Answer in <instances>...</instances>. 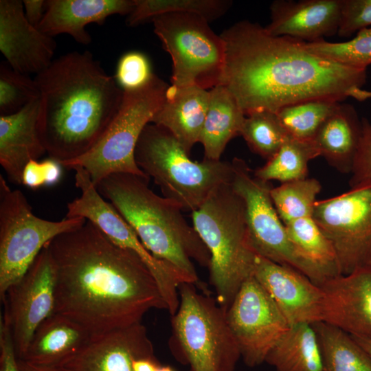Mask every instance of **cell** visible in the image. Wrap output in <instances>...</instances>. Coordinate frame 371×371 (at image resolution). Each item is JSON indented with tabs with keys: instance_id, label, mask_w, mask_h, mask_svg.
<instances>
[{
	"instance_id": "cell-1",
	"label": "cell",
	"mask_w": 371,
	"mask_h": 371,
	"mask_svg": "<svg viewBox=\"0 0 371 371\" xmlns=\"http://www.w3.org/2000/svg\"><path fill=\"white\" fill-rule=\"evenodd\" d=\"M47 246L56 273L55 313L92 337L141 322L150 309L168 310L144 262L90 221Z\"/></svg>"
},
{
	"instance_id": "cell-2",
	"label": "cell",
	"mask_w": 371,
	"mask_h": 371,
	"mask_svg": "<svg viewBox=\"0 0 371 371\" xmlns=\"http://www.w3.org/2000/svg\"><path fill=\"white\" fill-rule=\"evenodd\" d=\"M220 36L225 45L221 85L245 115L260 110L276 113L311 99L371 98V91L363 89L366 69L321 57L304 41L273 36L248 20L233 24Z\"/></svg>"
},
{
	"instance_id": "cell-3",
	"label": "cell",
	"mask_w": 371,
	"mask_h": 371,
	"mask_svg": "<svg viewBox=\"0 0 371 371\" xmlns=\"http://www.w3.org/2000/svg\"><path fill=\"white\" fill-rule=\"evenodd\" d=\"M34 81L40 93L39 128L49 158L60 164L92 149L122 104L124 90L89 51L54 60Z\"/></svg>"
},
{
	"instance_id": "cell-4",
	"label": "cell",
	"mask_w": 371,
	"mask_h": 371,
	"mask_svg": "<svg viewBox=\"0 0 371 371\" xmlns=\"http://www.w3.org/2000/svg\"><path fill=\"white\" fill-rule=\"evenodd\" d=\"M149 179L130 173H114L104 178L96 188L156 258L177 269L188 283L196 285L199 277L193 262L208 268L210 252L186 220L183 210L155 193L148 186Z\"/></svg>"
},
{
	"instance_id": "cell-5",
	"label": "cell",
	"mask_w": 371,
	"mask_h": 371,
	"mask_svg": "<svg viewBox=\"0 0 371 371\" xmlns=\"http://www.w3.org/2000/svg\"><path fill=\"white\" fill-rule=\"evenodd\" d=\"M192 213V226L210 254V281L225 311L253 276L258 254L251 245L242 198L231 182L216 187Z\"/></svg>"
},
{
	"instance_id": "cell-6",
	"label": "cell",
	"mask_w": 371,
	"mask_h": 371,
	"mask_svg": "<svg viewBox=\"0 0 371 371\" xmlns=\"http://www.w3.org/2000/svg\"><path fill=\"white\" fill-rule=\"evenodd\" d=\"M138 167L160 188L164 197L183 211L197 210L219 185L230 183L232 161H192L165 128L153 123L144 128L135 150Z\"/></svg>"
},
{
	"instance_id": "cell-7",
	"label": "cell",
	"mask_w": 371,
	"mask_h": 371,
	"mask_svg": "<svg viewBox=\"0 0 371 371\" xmlns=\"http://www.w3.org/2000/svg\"><path fill=\"white\" fill-rule=\"evenodd\" d=\"M196 286H179V305L171 319L170 350L188 371H235L241 355L226 311Z\"/></svg>"
},
{
	"instance_id": "cell-8",
	"label": "cell",
	"mask_w": 371,
	"mask_h": 371,
	"mask_svg": "<svg viewBox=\"0 0 371 371\" xmlns=\"http://www.w3.org/2000/svg\"><path fill=\"white\" fill-rule=\"evenodd\" d=\"M169 85L153 74L144 86L124 90L120 107L95 146L85 155L62 163L67 169L83 168L96 186L114 173H130L149 178L137 166L135 150L146 125L164 102Z\"/></svg>"
},
{
	"instance_id": "cell-9",
	"label": "cell",
	"mask_w": 371,
	"mask_h": 371,
	"mask_svg": "<svg viewBox=\"0 0 371 371\" xmlns=\"http://www.w3.org/2000/svg\"><path fill=\"white\" fill-rule=\"evenodd\" d=\"M150 21L162 47L172 59V86L210 90L221 84L225 45L210 22L190 13H167Z\"/></svg>"
},
{
	"instance_id": "cell-10",
	"label": "cell",
	"mask_w": 371,
	"mask_h": 371,
	"mask_svg": "<svg viewBox=\"0 0 371 371\" xmlns=\"http://www.w3.org/2000/svg\"><path fill=\"white\" fill-rule=\"evenodd\" d=\"M82 217L52 221L34 214L26 197L0 175V297L20 280L43 247L58 235L82 226Z\"/></svg>"
},
{
	"instance_id": "cell-11",
	"label": "cell",
	"mask_w": 371,
	"mask_h": 371,
	"mask_svg": "<svg viewBox=\"0 0 371 371\" xmlns=\"http://www.w3.org/2000/svg\"><path fill=\"white\" fill-rule=\"evenodd\" d=\"M232 164L231 184L244 202L249 238L256 253L297 270L318 284V275L297 255L289 238L271 197L270 181L256 177L242 159L235 157Z\"/></svg>"
},
{
	"instance_id": "cell-12",
	"label": "cell",
	"mask_w": 371,
	"mask_h": 371,
	"mask_svg": "<svg viewBox=\"0 0 371 371\" xmlns=\"http://www.w3.org/2000/svg\"><path fill=\"white\" fill-rule=\"evenodd\" d=\"M75 171V185L80 196L67 204L66 217H82L96 225L112 242L136 254L155 278L168 311L174 315L179 305V286L186 278L166 262L156 258L143 245L135 230L111 203L106 201L80 166Z\"/></svg>"
},
{
	"instance_id": "cell-13",
	"label": "cell",
	"mask_w": 371,
	"mask_h": 371,
	"mask_svg": "<svg viewBox=\"0 0 371 371\" xmlns=\"http://www.w3.org/2000/svg\"><path fill=\"white\" fill-rule=\"evenodd\" d=\"M313 218L331 242L341 274L371 267V180L317 201Z\"/></svg>"
},
{
	"instance_id": "cell-14",
	"label": "cell",
	"mask_w": 371,
	"mask_h": 371,
	"mask_svg": "<svg viewBox=\"0 0 371 371\" xmlns=\"http://www.w3.org/2000/svg\"><path fill=\"white\" fill-rule=\"evenodd\" d=\"M226 319L241 358L250 368L265 362L290 328L273 298L254 276L242 284L226 310Z\"/></svg>"
},
{
	"instance_id": "cell-15",
	"label": "cell",
	"mask_w": 371,
	"mask_h": 371,
	"mask_svg": "<svg viewBox=\"0 0 371 371\" xmlns=\"http://www.w3.org/2000/svg\"><path fill=\"white\" fill-rule=\"evenodd\" d=\"M56 273L47 245L24 276L1 298L18 359L25 355L37 328L55 313Z\"/></svg>"
},
{
	"instance_id": "cell-16",
	"label": "cell",
	"mask_w": 371,
	"mask_h": 371,
	"mask_svg": "<svg viewBox=\"0 0 371 371\" xmlns=\"http://www.w3.org/2000/svg\"><path fill=\"white\" fill-rule=\"evenodd\" d=\"M253 276L273 298L290 326L323 321L324 292L301 272L258 255Z\"/></svg>"
},
{
	"instance_id": "cell-17",
	"label": "cell",
	"mask_w": 371,
	"mask_h": 371,
	"mask_svg": "<svg viewBox=\"0 0 371 371\" xmlns=\"http://www.w3.org/2000/svg\"><path fill=\"white\" fill-rule=\"evenodd\" d=\"M56 48L53 37L27 20L22 1H0V50L12 69L37 75L51 65Z\"/></svg>"
},
{
	"instance_id": "cell-18",
	"label": "cell",
	"mask_w": 371,
	"mask_h": 371,
	"mask_svg": "<svg viewBox=\"0 0 371 371\" xmlns=\"http://www.w3.org/2000/svg\"><path fill=\"white\" fill-rule=\"evenodd\" d=\"M146 327L139 322L93 337L60 366L68 371H133L140 358H154Z\"/></svg>"
},
{
	"instance_id": "cell-19",
	"label": "cell",
	"mask_w": 371,
	"mask_h": 371,
	"mask_svg": "<svg viewBox=\"0 0 371 371\" xmlns=\"http://www.w3.org/2000/svg\"><path fill=\"white\" fill-rule=\"evenodd\" d=\"M318 285L324 295L322 322L371 339V267L340 274Z\"/></svg>"
},
{
	"instance_id": "cell-20",
	"label": "cell",
	"mask_w": 371,
	"mask_h": 371,
	"mask_svg": "<svg viewBox=\"0 0 371 371\" xmlns=\"http://www.w3.org/2000/svg\"><path fill=\"white\" fill-rule=\"evenodd\" d=\"M341 0H275L270 5L267 31L306 43L337 34Z\"/></svg>"
},
{
	"instance_id": "cell-21",
	"label": "cell",
	"mask_w": 371,
	"mask_h": 371,
	"mask_svg": "<svg viewBox=\"0 0 371 371\" xmlns=\"http://www.w3.org/2000/svg\"><path fill=\"white\" fill-rule=\"evenodd\" d=\"M40 100L36 99L19 111L0 115V164L8 180L22 185L27 163L46 153L39 128Z\"/></svg>"
},
{
	"instance_id": "cell-22",
	"label": "cell",
	"mask_w": 371,
	"mask_h": 371,
	"mask_svg": "<svg viewBox=\"0 0 371 371\" xmlns=\"http://www.w3.org/2000/svg\"><path fill=\"white\" fill-rule=\"evenodd\" d=\"M134 5L135 0H47L38 29L52 37L67 34L76 42L87 45L91 42L85 30L88 24L102 25L113 14L128 16Z\"/></svg>"
},
{
	"instance_id": "cell-23",
	"label": "cell",
	"mask_w": 371,
	"mask_h": 371,
	"mask_svg": "<svg viewBox=\"0 0 371 371\" xmlns=\"http://www.w3.org/2000/svg\"><path fill=\"white\" fill-rule=\"evenodd\" d=\"M210 102V90L170 85L150 123L167 130L190 155L199 142Z\"/></svg>"
},
{
	"instance_id": "cell-24",
	"label": "cell",
	"mask_w": 371,
	"mask_h": 371,
	"mask_svg": "<svg viewBox=\"0 0 371 371\" xmlns=\"http://www.w3.org/2000/svg\"><path fill=\"white\" fill-rule=\"evenodd\" d=\"M82 326L54 313L36 330L21 359L41 366H61L92 338Z\"/></svg>"
},
{
	"instance_id": "cell-25",
	"label": "cell",
	"mask_w": 371,
	"mask_h": 371,
	"mask_svg": "<svg viewBox=\"0 0 371 371\" xmlns=\"http://www.w3.org/2000/svg\"><path fill=\"white\" fill-rule=\"evenodd\" d=\"M362 131V122L355 108L339 103L317 131L313 141L329 165L341 173H350Z\"/></svg>"
},
{
	"instance_id": "cell-26",
	"label": "cell",
	"mask_w": 371,
	"mask_h": 371,
	"mask_svg": "<svg viewBox=\"0 0 371 371\" xmlns=\"http://www.w3.org/2000/svg\"><path fill=\"white\" fill-rule=\"evenodd\" d=\"M245 116L224 85L210 90L208 109L199 141L203 146L205 159L221 160L229 141L240 135Z\"/></svg>"
},
{
	"instance_id": "cell-27",
	"label": "cell",
	"mask_w": 371,
	"mask_h": 371,
	"mask_svg": "<svg viewBox=\"0 0 371 371\" xmlns=\"http://www.w3.org/2000/svg\"><path fill=\"white\" fill-rule=\"evenodd\" d=\"M276 371H323L316 333L309 324L290 326L266 357Z\"/></svg>"
},
{
	"instance_id": "cell-28",
	"label": "cell",
	"mask_w": 371,
	"mask_h": 371,
	"mask_svg": "<svg viewBox=\"0 0 371 371\" xmlns=\"http://www.w3.org/2000/svg\"><path fill=\"white\" fill-rule=\"evenodd\" d=\"M285 227L296 253L317 273L319 284L341 274L334 247L313 216L295 220Z\"/></svg>"
},
{
	"instance_id": "cell-29",
	"label": "cell",
	"mask_w": 371,
	"mask_h": 371,
	"mask_svg": "<svg viewBox=\"0 0 371 371\" xmlns=\"http://www.w3.org/2000/svg\"><path fill=\"white\" fill-rule=\"evenodd\" d=\"M320 347L323 371H371V357L342 329L318 322L312 324Z\"/></svg>"
},
{
	"instance_id": "cell-30",
	"label": "cell",
	"mask_w": 371,
	"mask_h": 371,
	"mask_svg": "<svg viewBox=\"0 0 371 371\" xmlns=\"http://www.w3.org/2000/svg\"><path fill=\"white\" fill-rule=\"evenodd\" d=\"M317 157L319 154L313 140L290 136L279 150L253 173L261 180L281 183L303 179L307 177L309 161Z\"/></svg>"
},
{
	"instance_id": "cell-31",
	"label": "cell",
	"mask_w": 371,
	"mask_h": 371,
	"mask_svg": "<svg viewBox=\"0 0 371 371\" xmlns=\"http://www.w3.org/2000/svg\"><path fill=\"white\" fill-rule=\"evenodd\" d=\"M229 0H135L126 23L135 27L153 18L167 13H190L199 15L208 22L223 16L230 8Z\"/></svg>"
},
{
	"instance_id": "cell-32",
	"label": "cell",
	"mask_w": 371,
	"mask_h": 371,
	"mask_svg": "<svg viewBox=\"0 0 371 371\" xmlns=\"http://www.w3.org/2000/svg\"><path fill=\"white\" fill-rule=\"evenodd\" d=\"M341 103L333 98H317L285 106L276 113L288 134L300 140H313L328 116Z\"/></svg>"
},
{
	"instance_id": "cell-33",
	"label": "cell",
	"mask_w": 371,
	"mask_h": 371,
	"mask_svg": "<svg viewBox=\"0 0 371 371\" xmlns=\"http://www.w3.org/2000/svg\"><path fill=\"white\" fill-rule=\"evenodd\" d=\"M321 188L318 180L308 177L273 187L271 197L283 223L313 216Z\"/></svg>"
},
{
	"instance_id": "cell-34",
	"label": "cell",
	"mask_w": 371,
	"mask_h": 371,
	"mask_svg": "<svg viewBox=\"0 0 371 371\" xmlns=\"http://www.w3.org/2000/svg\"><path fill=\"white\" fill-rule=\"evenodd\" d=\"M240 135L253 153L267 161L290 137L276 113L267 110L256 111L246 115Z\"/></svg>"
},
{
	"instance_id": "cell-35",
	"label": "cell",
	"mask_w": 371,
	"mask_h": 371,
	"mask_svg": "<svg viewBox=\"0 0 371 371\" xmlns=\"http://www.w3.org/2000/svg\"><path fill=\"white\" fill-rule=\"evenodd\" d=\"M311 52L333 62L357 69L371 65V27L360 30L352 39L339 43L325 40L306 43Z\"/></svg>"
},
{
	"instance_id": "cell-36",
	"label": "cell",
	"mask_w": 371,
	"mask_h": 371,
	"mask_svg": "<svg viewBox=\"0 0 371 371\" xmlns=\"http://www.w3.org/2000/svg\"><path fill=\"white\" fill-rule=\"evenodd\" d=\"M40 98L34 80L0 64V115L14 114Z\"/></svg>"
},
{
	"instance_id": "cell-37",
	"label": "cell",
	"mask_w": 371,
	"mask_h": 371,
	"mask_svg": "<svg viewBox=\"0 0 371 371\" xmlns=\"http://www.w3.org/2000/svg\"><path fill=\"white\" fill-rule=\"evenodd\" d=\"M153 74L149 61L144 54L129 52L120 58L115 78L123 90H132L146 84Z\"/></svg>"
},
{
	"instance_id": "cell-38",
	"label": "cell",
	"mask_w": 371,
	"mask_h": 371,
	"mask_svg": "<svg viewBox=\"0 0 371 371\" xmlns=\"http://www.w3.org/2000/svg\"><path fill=\"white\" fill-rule=\"evenodd\" d=\"M371 27V0H341L337 34L348 37Z\"/></svg>"
},
{
	"instance_id": "cell-39",
	"label": "cell",
	"mask_w": 371,
	"mask_h": 371,
	"mask_svg": "<svg viewBox=\"0 0 371 371\" xmlns=\"http://www.w3.org/2000/svg\"><path fill=\"white\" fill-rule=\"evenodd\" d=\"M62 164L52 158L38 161L30 160L25 166L22 175V185L36 190L57 184L62 177Z\"/></svg>"
},
{
	"instance_id": "cell-40",
	"label": "cell",
	"mask_w": 371,
	"mask_h": 371,
	"mask_svg": "<svg viewBox=\"0 0 371 371\" xmlns=\"http://www.w3.org/2000/svg\"><path fill=\"white\" fill-rule=\"evenodd\" d=\"M361 122V136L350 171V188L371 180V122L366 118Z\"/></svg>"
},
{
	"instance_id": "cell-41",
	"label": "cell",
	"mask_w": 371,
	"mask_h": 371,
	"mask_svg": "<svg viewBox=\"0 0 371 371\" xmlns=\"http://www.w3.org/2000/svg\"><path fill=\"white\" fill-rule=\"evenodd\" d=\"M0 371H20L10 328L2 316L0 319Z\"/></svg>"
},
{
	"instance_id": "cell-42",
	"label": "cell",
	"mask_w": 371,
	"mask_h": 371,
	"mask_svg": "<svg viewBox=\"0 0 371 371\" xmlns=\"http://www.w3.org/2000/svg\"><path fill=\"white\" fill-rule=\"evenodd\" d=\"M23 10L27 20L38 28L47 10V1L45 0H24Z\"/></svg>"
},
{
	"instance_id": "cell-43",
	"label": "cell",
	"mask_w": 371,
	"mask_h": 371,
	"mask_svg": "<svg viewBox=\"0 0 371 371\" xmlns=\"http://www.w3.org/2000/svg\"><path fill=\"white\" fill-rule=\"evenodd\" d=\"M18 366L20 371H68L60 366L36 365L21 359H18Z\"/></svg>"
},
{
	"instance_id": "cell-44",
	"label": "cell",
	"mask_w": 371,
	"mask_h": 371,
	"mask_svg": "<svg viewBox=\"0 0 371 371\" xmlns=\"http://www.w3.org/2000/svg\"><path fill=\"white\" fill-rule=\"evenodd\" d=\"M159 366L156 357L140 358L133 361V371H157Z\"/></svg>"
},
{
	"instance_id": "cell-45",
	"label": "cell",
	"mask_w": 371,
	"mask_h": 371,
	"mask_svg": "<svg viewBox=\"0 0 371 371\" xmlns=\"http://www.w3.org/2000/svg\"><path fill=\"white\" fill-rule=\"evenodd\" d=\"M371 357V339L351 335Z\"/></svg>"
},
{
	"instance_id": "cell-46",
	"label": "cell",
	"mask_w": 371,
	"mask_h": 371,
	"mask_svg": "<svg viewBox=\"0 0 371 371\" xmlns=\"http://www.w3.org/2000/svg\"><path fill=\"white\" fill-rule=\"evenodd\" d=\"M157 371H175L173 368L168 366H159Z\"/></svg>"
}]
</instances>
